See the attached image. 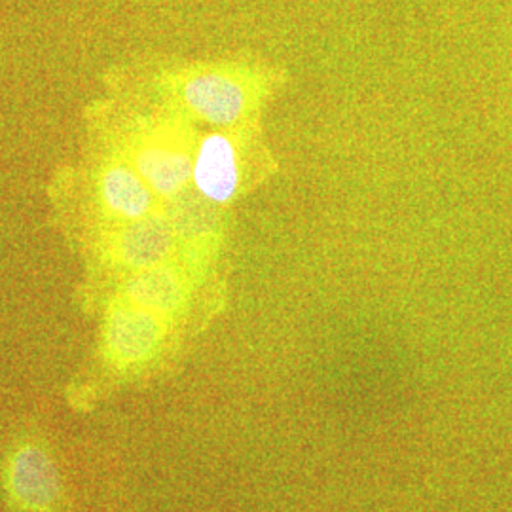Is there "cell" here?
I'll list each match as a JSON object with an SVG mask.
<instances>
[{
    "instance_id": "obj_8",
    "label": "cell",
    "mask_w": 512,
    "mask_h": 512,
    "mask_svg": "<svg viewBox=\"0 0 512 512\" xmlns=\"http://www.w3.org/2000/svg\"><path fill=\"white\" fill-rule=\"evenodd\" d=\"M101 192L110 211L128 220L147 217L156 196L137 169H131L128 165L110 167L103 175Z\"/></svg>"
},
{
    "instance_id": "obj_4",
    "label": "cell",
    "mask_w": 512,
    "mask_h": 512,
    "mask_svg": "<svg viewBox=\"0 0 512 512\" xmlns=\"http://www.w3.org/2000/svg\"><path fill=\"white\" fill-rule=\"evenodd\" d=\"M184 103L213 126H232L245 114L247 92L238 78L226 73H200L186 80Z\"/></svg>"
},
{
    "instance_id": "obj_1",
    "label": "cell",
    "mask_w": 512,
    "mask_h": 512,
    "mask_svg": "<svg viewBox=\"0 0 512 512\" xmlns=\"http://www.w3.org/2000/svg\"><path fill=\"white\" fill-rule=\"evenodd\" d=\"M0 494L10 512H69L65 478L48 440L23 433L6 444Z\"/></svg>"
},
{
    "instance_id": "obj_5",
    "label": "cell",
    "mask_w": 512,
    "mask_h": 512,
    "mask_svg": "<svg viewBox=\"0 0 512 512\" xmlns=\"http://www.w3.org/2000/svg\"><path fill=\"white\" fill-rule=\"evenodd\" d=\"M192 158L169 141L145 145L135 156V169L156 196L175 198L192 181Z\"/></svg>"
},
{
    "instance_id": "obj_3",
    "label": "cell",
    "mask_w": 512,
    "mask_h": 512,
    "mask_svg": "<svg viewBox=\"0 0 512 512\" xmlns=\"http://www.w3.org/2000/svg\"><path fill=\"white\" fill-rule=\"evenodd\" d=\"M205 202L230 203L239 190V158L234 141L224 133L205 135L192 158V181Z\"/></svg>"
},
{
    "instance_id": "obj_6",
    "label": "cell",
    "mask_w": 512,
    "mask_h": 512,
    "mask_svg": "<svg viewBox=\"0 0 512 512\" xmlns=\"http://www.w3.org/2000/svg\"><path fill=\"white\" fill-rule=\"evenodd\" d=\"M186 298V283L181 272L169 264L137 270L124 287V300L169 317L181 310Z\"/></svg>"
},
{
    "instance_id": "obj_7",
    "label": "cell",
    "mask_w": 512,
    "mask_h": 512,
    "mask_svg": "<svg viewBox=\"0 0 512 512\" xmlns=\"http://www.w3.org/2000/svg\"><path fill=\"white\" fill-rule=\"evenodd\" d=\"M175 247V228L158 215L131 220L120 238V258L129 268L145 270L165 264Z\"/></svg>"
},
{
    "instance_id": "obj_2",
    "label": "cell",
    "mask_w": 512,
    "mask_h": 512,
    "mask_svg": "<svg viewBox=\"0 0 512 512\" xmlns=\"http://www.w3.org/2000/svg\"><path fill=\"white\" fill-rule=\"evenodd\" d=\"M167 319L128 300L112 306L105 321V361L118 372L147 365L162 348Z\"/></svg>"
}]
</instances>
